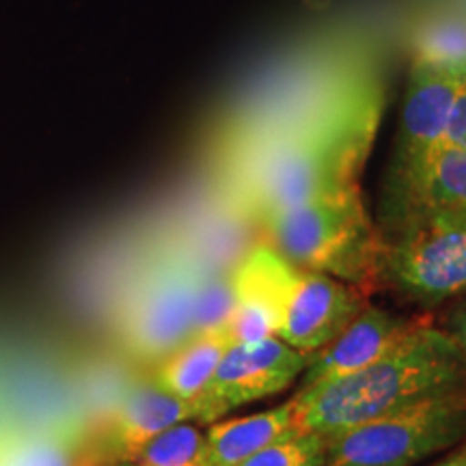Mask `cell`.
I'll return each instance as SVG.
<instances>
[{
  "mask_svg": "<svg viewBox=\"0 0 466 466\" xmlns=\"http://www.w3.org/2000/svg\"><path fill=\"white\" fill-rule=\"evenodd\" d=\"M363 307V291L322 272L296 266V275L279 309L277 337L311 357L329 346Z\"/></svg>",
  "mask_w": 466,
  "mask_h": 466,
  "instance_id": "52a82bcc",
  "label": "cell"
},
{
  "mask_svg": "<svg viewBox=\"0 0 466 466\" xmlns=\"http://www.w3.org/2000/svg\"><path fill=\"white\" fill-rule=\"evenodd\" d=\"M419 322L421 319L393 316L378 307H363L329 346L311 354L300 376L299 391L359 374L404 341Z\"/></svg>",
  "mask_w": 466,
  "mask_h": 466,
  "instance_id": "30bf717a",
  "label": "cell"
},
{
  "mask_svg": "<svg viewBox=\"0 0 466 466\" xmlns=\"http://www.w3.org/2000/svg\"><path fill=\"white\" fill-rule=\"evenodd\" d=\"M242 466H329V441L296 425Z\"/></svg>",
  "mask_w": 466,
  "mask_h": 466,
  "instance_id": "2e32d148",
  "label": "cell"
},
{
  "mask_svg": "<svg viewBox=\"0 0 466 466\" xmlns=\"http://www.w3.org/2000/svg\"><path fill=\"white\" fill-rule=\"evenodd\" d=\"M197 277L167 268L138 289L124 318L126 341L145 359H165L195 335Z\"/></svg>",
  "mask_w": 466,
  "mask_h": 466,
  "instance_id": "ba28073f",
  "label": "cell"
},
{
  "mask_svg": "<svg viewBox=\"0 0 466 466\" xmlns=\"http://www.w3.org/2000/svg\"><path fill=\"white\" fill-rule=\"evenodd\" d=\"M380 275L421 305H439L466 291V208L401 206Z\"/></svg>",
  "mask_w": 466,
  "mask_h": 466,
  "instance_id": "277c9868",
  "label": "cell"
},
{
  "mask_svg": "<svg viewBox=\"0 0 466 466\" xmlns=\"http://www.w3.org/2000/svg\"><path fill=\"white\" fill-rule=\"evenodd\" d=\"M464 83L456 74L412 63L401 110L395 177L415 171L445 145L453 106Z\"/></svg>",
  "mask_w": 466,
  "mask_h": 466,
  "instance_id": "9c48e42d",
  "label": "cell"
},
{
  "mask_svg": "<svg viewBox=\"0 0 466 466\" xmlns=\"http://www.w3.org/2000/svg\"><path fill=\"white\" fill-rule=\"evenodd\" d=\"M380 108V86L354 80L326 96L305 119L261 143L247 171L250 206L261 220L300 203L359 190Z\"/></svg>",
  "mask_w": 466,
  "mask_h": 466,
  "instance_id": "6da1fadb",
  "label": "cell"
},
{
  "mask_svg": "<svg viewBox=\"0 0 466 466\" xmlns=\"http://www.w3.org/2000/svg\"><path fill=\"white\" fill-rule=\"evenodd\" d=\"M113 466H137L134 462H119V464H113Z\"/></svg>",
  "mask_w": 466,
  "mask_h": 466,
  "instance_id": "603a6c76",
  "label": "cell"
},
{
  "mask_svg": "<svg viewBox=\"0 0 466 466\" xmlns=\"http://www.w3.org/2000/svg\"><path fill=\"white\" fill-rule=\"evenodd\" d=\"M197 419V406L162 391L156 384L134 389L115 408L104 428V460L110 466L134 462L151 439L171 425Z\"/></svg>",
  "mask_w": 466,
  "mask_h": 466,
  "instance_id": "8fae6325",
  "label": "cell"
},
{
  "mask_svg": "<svg viewBox=\"0 0 466 466\" xmlns=\"http://www.w3.org/2000/svg\"><path fill=\"white\" fill-rule=\"evenodd\" d=\"M100 460L66 439H37L17 445L0 458V466H96Z\"/></svg>",
  "mask_w": 466,
  "mask_h": 466,
  "instance_id": "d6986e66",
  "label": "cell"
},
{
  "mask_svg": "<svg viewBox=\"0 0 466 466\" xmlns=\"http://www.w3.org/2000/svg\"><path fill=\"white\" fill-rule=\"evenodd\" d=\"M270 244L289 264L365 291L380 277L382 238L359 190L322 197L264 220Z\"/></svg>",
  "mask_w": 466,
  "mask_h": 466,
  "instance_id": "3957f363",
  "label": "cell"
},
{
  "mask_svg": "<svg viewBox=\"0 0 466 466\" xmlns=\"http://www.w3.org/2000/svg\"><path fill=\"white\" fill-rule=\"evenodd\" d=\"M299 401L289 398L283 404L247 417L218 419L203 434L201 466H242L248 458L296 428Z\"/></svg>",
  "mask_w": 466,
  "mask_h": 466,
  "instance_id": "7c38bea8",
  "label": "cell"
},
{
  "mask_svg": "<svg viewBox=\"0 0 466 466\" xmlns=\"http://www.w3.org/2000/svg\"><path fill=\"white\" fill-rule=\"evenodd\" d=\"M466 387V357L445 329L423 319L391 352L359 374L296 391L299 421L329 439L371 419Z\"/></svg>",
  "mask_w": 466,
  "mask_h": 466,
  "instance_id": "7a4b0ae2",
  "label": "cell"
},
{
  "mask_svg": "<svg viewBox=\"0 0 466 466\" xmlns=\"http://www.w3.org/2000/svg\"><path fill=\"white\" fill-rule=\"evenodd\" d=\"M401 206L466 208V149L441 145L415 171L398 177Z\"/></svg>",
  "mask_w": 466,
  "mask_h": 466,
  "instance_id": "5bb4252c",
  "label": "cell"
},
{
  "mask_svg": "<svg viewBox=\"0 0 466 466\" xmlns=\"http://www.w3.org/2000/svg\"><path fill=\"white\" fill-rule=\"evenodd\" d=\"M410 42L415 63L466 80V11L439 9L423 15Z\"/></svg>",
  "mask_w": 466,
  "mask_h": 466,
  "instance_id": "9a60e30c",
  "label": "cell"
},
{
  "mask_svg": "<svg viewBox=\"0 0 466 466\" xmlns=\"http://www.w3.org/2000/svg\"><path fill=\"white\" fill-rule=\"evenodd\" d=\"M203 432L188 421L171 428L151 439L138 453L137 466H201Z\"/></svg>",
  "mask_w": 466,
  "mask_h": 466,
  "instance_id": "e0dca14e",
  "label": "cell"
},
{
  "mask_svg": "<svg viewBox=\"0 0 466 466\" xmlns=\"http://www.w3.org/2000/svg\"><path fill=\"white\" fill-rule=\"evenodd\" d=\"M445 330L451 335V339L458 343V348L462 350V354L466 357V302H462V305L451 313L450 326H447Z\"/></svg>",
  "mask_w": 466,
  "mask_h": 466,
  "instance_id": "44dd1931",
  "label": "cell"
},
{
  "mask_svg": "<svg viewBox=\"0 0 466 466\" xmlns=\"http://www.w3.org/2000/svg\"><path fill=\"white\" fill-rule=\"evenodd\" d=\"M229 346H233L229 329L192 335L160 360L154 384L175 398L197 404Z\"/></svg>",
  "mask_w": 466,
  "mask_h": 466,
  "instance_id": "4fadbf2b",
  "label": "cell"
},
{
  "mask_svg": "<svg viewBox=\"0 0 466 466\" xmlns=\"http://www.w3.org/2000/svg\"><path fill=\"white\" fill-rule=\"evenodd\" d=\"M233 309H236V291H233L231 277L197 279L195 302H192L195 335L206 333V330L229 329Z\"/></svg>",
  "mask_w": 466,
  "mask_h": 466,
  "instance_id": "ac0fdd59",
  "label": "cell"
},
{
  "mask_svg": "<svg viewBox=\"0 0 466 466\" xmlns=\"http://www.w3.org/2000/svg\"><path fill=\"white\" fill-rule=\"evenodd\" d=\"M309 359V354L299 352L279 337L233 343L197 400V421L214 423L238 408L283 393L302 376Z\"/></svg>",
  "mask_w": 466,
  "mask_h": 466,
  "instance_id": "8992f818",
  "label": "cell"
},
{
  "mask_svg": "<svg viewBox=\"0 0 466 466\" xmlns=\"http://www.w3.org/2000/svg\"><path fill=\"white\" fill-rule=\"evenodd\" d=\"M445 143L453 145V147L466 149V83L458 93V100H456V106H453Z\"/></svg>",
  "mask_w": 466,
  "mask_h": 466,
  "instance_id": "ffe728a7",
  "label": "cell"
},
{
  "mask_svg": "<svg viewBox=\"0 0 466 466\" xmlns=\"http://www.w3.org/2000/svg\"><path fill=\"white\" fill-rule=\"evenodd\" d=\"M466 439V387L329 436V466H417Z\"/></svg>",
  "mask_w": 466,
  "mask_h": 466,
  "instance_id": "5b68a950",
  "label": "cell"
},
{
  "mask_svg": "<svg viewBox=\"0 0 466 466\" xmlns=\"http://www.w3.org/2000/svg\"><path fill=\"white\" fill-rule=\"evenodd\" d=\"M434 466H466V439L460 445L453 447L450 456L439 460Z\"/></svg>",
  "mask_w": 466,
  "mask_h": 466,
  "instance_id": "7402d4cb",
  "label": "cell"
}]
</instances>
